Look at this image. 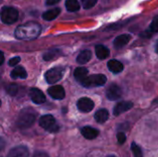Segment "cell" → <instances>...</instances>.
Segmentation results:
<instances>
[{"instance_id": "16", "label": "cell", "mask_w": 158, "mask_h": 157, "mask_svg": "<svg viewBox=\"0 0 158 157\" xmlns=\"http://www.w3.org/2000/svg\"><path fill=\"white\" fill-rule=\"evenodd\" d=\"M108 118H109V113L106 109H100L94 115V118L96 122L100 124L105 123L108 119Z\"/></svg>"}, {"instance_id": "22", "label": "cell", "mask_w": 158, "mask_h": 157, "mask_svg": "<svg viewBox=\"0 0 158 157\" xmlns=\"http://www.w3.org/2000/svg\"><path fill=\"white\" fill-rule=\"evenodd\" d=\"M65 6H66L67 10H69L70 12L78 11L80 9V7H81L80 3L77 0H66Z\"/></svg>"}, {"instance_id": "13", "label": "cell", "mask_w": 158, "mask_h": 157, "mask_svg": "<svg viewBox=\"0 0 158 157\" xmlns=\"http://www.w3.org/2000/svg\"><path fill=\"white\" fill-rule=\"evenodd\" d=\"M81 132L82 136L87 140H94L99 135V130H96L94 128H92V127H89V126L83 127L81 130Z\"/></svg>"}, {"instance_id": "27", "label": "cell", "mask_w": 158, "mask_h": 157, "mask_svg": "<svg viewBox=\"0 0 158 157\" xmlns=\"http://www.w3.org/2000/svg\"><path fill=\"white\" fill-rule=\"evenodd\" d=\"M96 3H97V0H81V5L83 8L85 9L92 8L93 6L96 5Z\"/></svg>"}, {"instance_id": "7", "label": "cell", "mask_w": 158, "mask_h": 157, "mask_svg": "<svg viewBox=\"0 0 158 157\" xmlns=\"http://www.w3.org/2000/svg\"><path fill=\"white\" fill-rule=\"evenodd\" d=\"M77 106L79 108V110L81 112H83V113H88V112H91L94 107V103L90 99V98H87V97H82L81 98L78 103H77Z\"/></svg>"}, {"instance_id": "18", "label": "cell", "mask_w": 158, "mask_h": 157, "mask_svg": "<svg viewBox=\"0 0 158 157\" xmlns=\"http://www.w3.org/2000/svg\"><path fill=\"white\" fill-rule=\"evenodd\" d=\"M27 77V72L24 68L22 67H16L11 71V78L14 80L17 79H25Z\"/></svg>"}, {"instance_id": "4", "label": "cell", "mask_w": 158, "mask_h": 157, "mask_svg": "<svg viewBox=\"0 0 158 157\" xmlns=\"http://www.w3.org/2000/svg\"><path fill=\"white\" fill-rule=\"evenodd\" d=\"M19 19V12L16 8L6 6L1 11V19L6 24L15 23Z\"/></svg>"}, {"instance_id": "14", "label": "cell", "mask_w": 158, "mask_h": 157, "mask_svg": "<svg viewBox=\"0 0 158 157\" xmlns=\"http://www.w3.org/2000/svg\"><path fill=\"white\" fill-rule=\"evenodd\" d=\"M131 39V36L130 34H122L118 36L114 41V46L116 49H120L124 47Z\"/></svg>"}, {"instance_id": "23", "label": "cell", "mask_w": 158, "mask_h": 157, "mask_svg": "<svg viewBox=\"0 0 158 157\" xmlns=\"http://www.w3.org/2000/svg\"><path fill=\"white\" fill-rule=\"evenodd\" d=\"M58 54H59V51H58V50H51V51L45 53V54L44 55L43 57H44V59L45 61H49V60L54 59Z\"/></svg>"}, {"instance_id": "36", "label": "cell", "mask_w": 158, "mask_h": 157, "mask_svg": "<svg viewBox=\"0 0 158 157\" xmlns=\"http://www.w3.org/2000/svg\"><path fill=\"white\" fill-rule=\"evenodd\" d=\"M0 105H1V101H0Z\"/></svg>"}, {"instance_id": "25", "label": "cell", "mask_w": 158, "mask_h": 157, "mask_svg": "<svg viewBox=\"0 0 158 157\" xmlns=\"http://www.w3.org/2000/svg\"><path fill=\"white\" fill-rule=\"evenodd\" d=\"M6 92L8 94L15 96L19 92V86L17 84H10L6 87Z\"/></svg>"}, {"instance_id": "2", "label": "cell", "mask_w": 158, "mask_h": 157, "mask_svg": "<svg viewBox=\"0 0 158 157\" xmlns=\"http://www.w3.org/2000/svg\"><path fill=\"white\" fill-rule=\"evenodd\" d=\"M35 119H36V114L32 109L31 108L23 109L19 115V118L17 119V126L20 130L29 129L33 125Z\"/></svg>"}, {"instance_id": "30", "label": "cell", "mask_w": 158, "mask_h": 157, "mask_svg": "<svg viewBox=\"0 0 158 157\" xmlns=\"http://www.w3.org/2000/svg\"><path fill=\"white\" fill-rule=\"evenodd\" d=\"M32 157H49V155L45 153V152H42V151H37L34 153Z\"/></svg>"}, {"instance_id": "10", "label": "cell", "mask_w": 158, "mask_h": 157, "mask_svg": "<svg viewBox=\"0 0 158 157\" xmlns=\"http://www.w3.org/2000/svg\"><path fill=\"white\" fill-rule=\"evenodd\" d=\"M121 94H122L121 89L117 84H111L106 91V97L110 101H115L119 99L121 97Z\"/></svg>"}, {"instance_id": "17", "label": "cell", "mask_w": 158, "mask_h": 157, "mask_svg": "<svg viewBox=\"0 0 158 157\" xmlns=\"http://www.w3.org/2000/svg\"><path fill=\"white\" fill-rule=\"evenodd\" d=\"M95 54L99 59H106L109 56V49L102 44L95 46Z\"/></svg>"}, {"instance_id": "6", "label": "cell", "mask_w": 158, "mask_h": 157, "mask_svg": "<svg viewBox=\"0 0 158 157\" xmlns=\"http://www.w3.org/2000/svg\"><path fill=\"white\" fill-rule=\"evenodd\" d=\"M63 73H64L63 68L56 67V68H51L45 73V80L49 84H54L62 79Z\"/></svg>"}, {"instance_id": "19", "label": "cell", "mask_w": 158, "mask_h": 157, "mask_svg": "<svg viewBox=\"0 0 158 157\" xmlns=\"http://www.w3.org/2000/svg\"><path fill=\"white\" fill-rule=\"evenodd\" d=\"M92 57V53L90 50H83L80 53V55L77 57V62L81 65L82 64H86L87 62H89V60Z\"/></svg>"}, {"instance_id": "31", "label": "cell", "mask_w": 158, "mask_h": 157, "mask_svg": "<svg viewBox=\"0 0 158 157\" xmlns=\"http://www.w3.org/2000/svg\"><path fill=\"white\" fill-rule=\"evenodd\" d=\"M5 146H6V142H5V140L2 139V138H0V152H2V151L4 150Z\"/></svg>"}, {"instance_id": "5", "label": "cell", "mask_w": 158, "mask_h": 157, "mask_svg": "<svg viewBox=\"0 0 158 157\" xmlns=\"http://www.w3.org/2000/svg\"><path fill=\"white\" fill-rule=\"evenodd\" d=\"M39 125L46 130L47 131L50 132H56L59 130V127L56 125V119L52 115H45L43 116L40 119H39Z\"/></svg>"}, {"instance_id": "33", "label": "cell", "mask_w": 158, "mask_h": 157, "mask_svg": "<svg viewBox=\"0 0 158 157\" xmlns=\"http://www.w3.org/2000/svg\"><path fill=\"white\" fill-rule=\"evenodd\" d=\"M4 59H5V57H4V54H3V52H2V51H0V65H2V64H3Z\"/></svg>"}, {"instance_id": "12", "label": "cell", "mask_w": 158, "mask_h": 157, "mask_svg": "<svg viewBox=\"0 0 158 157\" xmlns=\"http://www.w3.org/2000/svg\"><path fill=\"white\" fill-rule=\"evenodd\" d=\"M132 106H133V104L129 101H123V102L118 103L116 106L114 107V115L119 116L122 113H125L126 111L132 108Z\"/></svg>"}, {"instance_id": "11", "label": "cell", "mask_w": 158, "mask_h": 157, "mask_svg": "<svg viewBox=\"0 0 158 157\" xmlns=\"http://www.w3.org/2000/svg\"><path fill=\"white\" fill-rule=\"evenodd\" d=\"M48 93L51 97H53L54 99H57V100L64 99L66 95L64 88L60 85H55V86L50 87L48 89Z\"/></svg>"}, {"instance_id": "3", "label": "cell", "mask_w": 158, "mask_h": 157, "mask_svg": "<svg viewBox=\"0 0 158 157\" xmlns=\"http://www.w3.org/2000/svg\"><path fill=\"white\" fill-rule=\"evenodd\" d=\"M106 82V77L103 74H95L92 76H87L81 83L86 88L103 86Z\"/></svg>"}, {"instance_id": "35", "label": "cell", "mask_w": 158, "mask_h": 157, "mask_svg": "<svg viewBox=\"0 0 158 157\" xmlns=\"http://www.w3.org/2000/svg\"><path fill=\"white\" fill-rule=\"evenodd\" d=\"M106 157H117V156H115V155H108V156H106Z\"/></svg>"}, {"instance_id": "21", "label": "cell", "mask_w": 158, "mask_h": 157, "mask_svg": "<svg viewBox=\"0 0 158 157\" xmlns=\"http://www.w3.org/2000/svg\"><path fill=\"white\" fill-rule=\"evenodd\" d=\"M87 76H88V69L85 68H77L74 71V77L80 82H81Z\"/></svg>"}, {"instance_id": "20", "label": "cell", "mask_w": 158, "mask_h": 157, "mask_svg": "<svg viewBox=\"0 0 158 157\" xmlns=\"http://www.w3.org/2000/svg\"><path fill=\"white\" fill-rule=\"evenodd\" d=\"M59 13H60V9L58 7L52 8V9L47 10L46 12H44L43 14V18L45 20H53L59 15Z\"/></svg>"}, {"instance_id": "34", "label": "cell", "mask_w": 158, "mask_h": 157, "mask_svg": "<svg viewBox=\"0 0 158 157\" xmlns=\"http://www.w3.org/2000/svg\"><path fill=\"white\" fill-rule=\"evenodd\" d=\"M156 52L158 54V41L156 42Z\"/></svg>"}, {"instance_id": "8", "label": "cell", "mask_w": 158, "mask_h": 157, "mask_svg": "<svg viewBox=\"0 0 158 157\" xmlns=\"http://www.w3.org/2000/svg\"><path fill=\"white\" fill-rule=\"evenodd\" d=\"M30 97L31 99V101L34 103V104H37V105H41V104H44L45 102V96L44 94V93L37 89V88H31L30 90Z\"/></svg>"}, {"instance_id": "29", "label": "cell", "mask_w": 158, "mask_h": 157, "mask_svg": "<svg viewBox=\"0 0 158 157\" xmlns=\"http://www.w3.org/2000/svg\"><path fill=\"white\" fill-rule=\"evenodd\" d=\"M20 61V57L19 56H15V57H12L9 61H8V65L11 66V67H15L19 62Z\"/></svg>"}, {"instance_id": "32", "label": "cell", "mask_w": 158, "mask_h": 157, "mask_svg": "<svg viewBox=\"0 0 158 157\" xmlns=\"http://www.w3.org/2000/svg\"><path fill=\"white\" fill-rule=\"evenodd\" d=\"M60 0H46V5L48 6H52V5H55L56 3H58Z\"/></svg>"}, {"instance_id": "28", "label": "cell", "mask_w": 158, "mask_h": 157, "mask_svg": "<svg viewBox=\"0 0 158 157\" xmlns=\"http://www.w3.org/2000/svg\"><path fill=\"white\" fill-rule=\"evenodd\" d=\"M117 137H118V143H119L120 145H122V144L125 143V142H126V135H125L123 132L118 133Z\"/></svg>"}, {"instance_id": "9", "label": "cell", "mask_w": 158, "mask_h": 157, "mask_svg": "<svg viewBox=\"0 0 158 157\" xmlns=\"http://www.w3.org/2000/svg\"><path fill=\"white\" fill-rule=\"evenodd\" d=\"M6 157H29V150L24 145H19L11 149Z\"/></svg>"}, {"instance_id": "1", "label": "cell", "mask_w": 158, "mask_h": 157, "mask_svg": "<svg viewBox=\"0 0 158 157\" xmlns=\"http://www.w3.org/2000/svg\"><path fill=\"white\" fill-rule=\"evenodd\" d=\"M41 33V26L36 22H27L19 26L15 31L16 38L19 40H32Z\"/></svg>"}, {"instance_id": "15", "label": "cell", "mask_w": 158, "mask_h": 157, "mask_svg": "<svg viewBox=\"0 0 158 157\" xmlns=\"http://www.w3.org/2000/svg\"><path fill=\"white\" fill-rule=\"evenodd\" d=\"M107 67H108V69L115 73V74H118V73H120L122 70H123V65L121 62H119L118 60H116V59H112V60H109L108 63H107Z\"/></svg>"}, {"instance_id": "26", "label": "cell", "mask_w": 158, "mask_h": 157, "mask_svg": "<svg viewBox=\"0 0 158 157\" xmlns=\"http://www.w3.org/2000/svg\"><path fill=\"white\" fill-rule=\"evenodd\" d=\"M131 151L133 153L134 157H143V153H142L141 148L135 143H132V144H131Z\"/></svg>"}, {"instance_id": "24", "label": "cell", "mask_w": 158, "mask_h": 157, "mask_svg": "<svg viewBox=\"0 0 158 157\" xmlns=\"http://www.w3.org/2000/svg\"><path fill=\"white\" fill-rule=\"evenodd\" d=\"M148 31H150L151 33L158 32V16L155 17L154 19L152 20V23L150 25V28H149Z\"/></svg>"}]
</instances>
